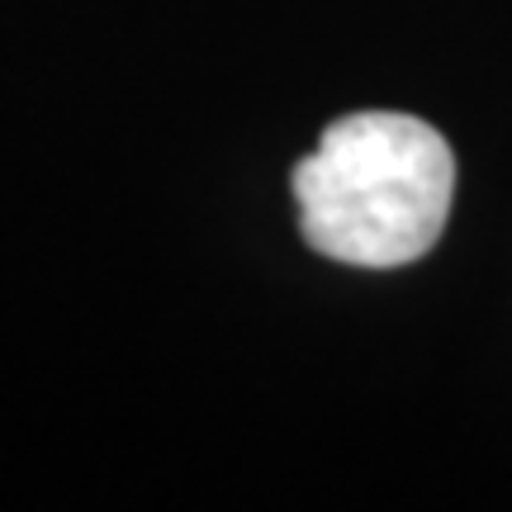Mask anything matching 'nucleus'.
Here are the masks:
<instances>
[{"label": "nucleus", "instance_id": "f257e3e1", "mask_svg": "<svg viewBox=\"0 0 512 512\" xmlns=\"http://www.w3.org/2000/svg\"><path fill=\"white\" fill-rule=\"evenodd\" d=\"M299 233L318 256L366 271H394L441 242L456 157L418 114L356 110L323 128L294 166Z\"/></svg>", "mask_w": 512, "mask_h": 512}]
</instances>
